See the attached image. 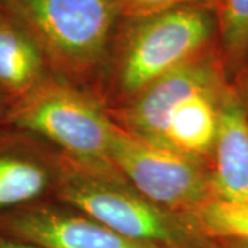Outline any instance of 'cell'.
I'll return each mask as SVG.
<instances>
[{
	"label": "cell",
	"instance_id": "6da1fadb",
	"mask_svg": "<svg viewBox=\"0 0 248 248\" xmlns=\"http://www.w3.org/2000/svg\"><path fill=\"white\" fill-rule=\"evenodd\" d=\"M4 123L54 142L84 169L124 181L110 160L115 123L93 99L58 80L45 78L13 101Z\"/></svg>",
	"mask_w": 248,
	"mask_h": 248
},
{
	"label": "cell",
	"instance_id": "7a4b0ae2",
	"mask_svg": "<svg viewBox=\"0 0 248 248\" xmlns=\"http://www.w3.org/2000/svg\"><path fill=\"white\" fill-rule=\"evenodd\" d=\"M54 71L71 76L93 72L102 60L119 13L117 0H0Z\"/></svg>",
	"mask_w": 248,
	"mask_h": 248
},
{
	"label": "cell",
	"instance_id": "3957f363",
	"mask_svg": "<svg viewBox=\"0 0 248 248\" xmlns=\"http://www.w3.org/2000/svg\"><path fill=\"white\" fill-rule=\"evenodd\" d=\"M125 181L104 177L68 159L58 175V195L91 219L127 239L181 248L190 239L177 214L143 199Z\"/></svg>",
	"mask_w": 248,
	"mask_h": 248
},
{
	"label": "cell",
	"instance_id": "277c9868",
	"mask_svg": "<svg viewBox=\"0 0 248 248\" xmlns=\"http://www.w3.org/2000/svg\"><path fill=\"white\" fill-rule=\"evenodd\" d=\"M124 37L119 83L135 97L153 81L203 55L213 35V19L202 7L186 4L134 19Z\"/></svg>",
	"mask_w": 248,
	"mask_h": 248
},
{
	"label": "cell",
	"instance_id": "5b68a950",
	"mask_svg": "<svg viewBox=\"0 0 248 248\" xmlns=\"http://www.w3.org/2000/svg\"><path fill=\"white\" fill-rule=\"evenodd\" d=\"M110 160L137 193L169 213L196 211L208 202L211 177L200 160L145 141L116 124Z\"/></svg>",
	"mask_w": 248,
	"mask_h": 248
},
{
	"label": "cell",
	"instance_id": "8992f818",
	"mask_svg": "<svg viewBox=\"0 0 248 248\" xmlns=\"http://www.w3.org/2000/svg\"><path fill=\"white\" fill-rule=\"evenodd\" d=\"M0 233L42 248H164L127 239L86 215L40 204L0 213Z\"/></svg>",
	"mask_w": 248,
	"mask_h": 248
},
{
	"label": "cell",
	"instance_id": "52a82bcc",
	"mask_svg": "<svg viewBox=\"0 0 248 248\" xmlns=\"http://www.w3.org/2000/svg\"><path fill=\"white\" fill-rule=\"evenodd\" d=\"M217 68L203 55L179 66L142 90L123 115L127 131L145 141L163 145L167 120L174 107L199 93H217Z\"/></svg>",
	"mask_w": 248,
	"mask_h": 248
},
{
	"label": "cell",
	"instance_id": "ba28073f",
	"mask_svg": "<svg viewBox=\"0 0 248 248\" xmlns=\"http://www.w3.org/2000/svg\"><path fill=\"white\" fill-rule=\"evenodd\" d=\"M214 151L211 193L222 202H248V119L239 99L229 94L218 102Z\"/></svg>",
	"mask_w": 248,
	"mask_h": 248
},
{
	"label": "cell",
	"instance_id": "9c48e42d",
	"mask_svg": "<svg viewBox=\"0 0 248 248\" xmlns=\"http://www.w3.org/2000/svg\"><path fill=\"white\" fill-rule=\"evenodd\" d=\"M46 66L35 40L0 10V93L11 104L45 79Z\"/></svg>",
	"mask_w": 248,
	"mask_h": 248
},
{
	"label": "cell",
	"instance_id": "30bf717a",
	"mask_svg": "<svg viewBox=\"0 0 248 248\" xmlns=\"http://www.w3.org/2000/svg\"><path fill=\"white\" fill-rule=\"evenodd\" d=\"M17 137H0V213L35 204L50 184L45 163Z\"/></svg>",
	"mask_w": 248,
	"mask_h": 248
},
{
	"label": "cell",
	"instance_id": "8fae6325",
	"mask_svg": "<svg viewBox=\"0 0 248 248\" xmlns=\"http://www.w3.org/2000/svg\"><path fill=\"white\" fill-rule=\"evenodd\" d=\"M217 93H199L171 110L163 145L186 156L202 159L214 149L218 131Z\"/></svg>",
	"mask_w": 248,
	"mask_h": 248
},
{
	"label": "cell",
	"instance_id": "7c38bea8",
	"mask_svg": "<svg viewBox=\"0 0 248 248\" xmlns=\"http://www.w3.org/2000/svg\"><path fill=\"white\" fill-rule=\"evenodd\" d=\"M195 213L199 226L205 233L248 241V202L232 203L213 199Z\"/></svg>",
	"mask_w": 248,
	"mask_h": 248
},
{
	"label": "cell",
	"instance_id": "4fadbf2b",
	"mask_svg": "<svg viewBox=\"0 0 248 248\" xmlns=\"http://www.w3.org/2000/svg\"><path fill=\"white\" fill-rule=\"evenodd\" d=\"M218 6L225 51L237 63L248 51V0H219Z\"/></svg>",
	"mask_w": 248,
	"mask_h": 248
},
{
	"label": "cell",
	"instance_id": "5bb4252c",
	"mask_svg": "<svg viewBox=\"0 0 248 248\" xmlns=\"http://www.w3.org/2000/svg\"><path fill=\"white\" fill-rule=\"evenodd\" d=\"M119 13L131 19L151 17L167 10L192 4L196 0H117Z\"/></svg>",
	"mask_w": 248,
	"mask_h": 248
},
{
	"label": "cell",
	"instance_id": "9a60e30c",
	"mask_svg": "<svg viewBox=\"0 0 248 248\" xmlns=\"http://www.w3.org/2000/svg\"><path fill=\"white\" fill-rule=\"evenodd\" d=\"M0 248H42L35 244H31L27 241H22V240L14 239V237H10L6 234H1L0 233Z\"/></svg>",
	"mask_w": 248,
	"mask_h": 248
},
{
	"label": "cell",
	"instance_id": "2e32d148",
	"mask_svg": "<svg viewBox=\"0 0 248 248\" xmlns=\"http://www.w3.org/2000/svg\"><path fill=\"white\" fill-rule=\"evenodd\" d=\"M10 107V99L7 97H4L1 93H0V122L4 123V119H6V113H7V109Z\"/></svg>",
	"mask_w": 248,
	"mask_h": 248
},
{
	"label": "cell",
	"instance_id": "e0dca14e",
	"mask_svg": "<svg viewBox=\"0 0 248 248\" xmlns=\"http://www.w3.org/2000/svg\"><path fill=\"white\" fill-rule=\"evenodd\" d=\"M205 3H211V4H218L219 3V0H204Z\"/></svg>",
	"mask_w": 248,
	"mask_h": 248
}]
</instances>
